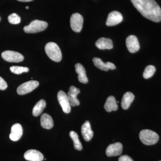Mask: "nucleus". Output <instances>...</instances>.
<instances>
[{"label": "nucleus", "instance_id": "nucleus-1", "mask_svg": "<svg viewBox=\"0 0 161 161\" xmlns=\"http://www.w3.org/2000/svg\"><path fill=\"white\" fill-rule=\"evenodd\" d=\"M144 17L158 23L161 21V8L154 0H131Z\"/></svg>", "mask_w": 161, "mask_h": 161}, {"label": "nucleus", "instance_id": "nucleus-2", "mask_svg": "<svg viewBox=\"0 0 161 161\" xmlns=\"http://www.w3.org/2000/svg\"><path fill=\"white\" fill-rule=\"evenodd\" d=\"M47 55L50 59L55 62H60L62 59V53L59 47L54 42L47 43L45 47Z\"/></svg>", "mask_w": 161, "mask_h": 161}, {"label": "nucleus", "instance_id": "nucleus-3", "mask_svg": "<svg viewBox=\"0 0 161 161\" xmlns=\"http://www.w3.org/2000/svg\"><path fill=\"white\" fill-rule=\"evenodd\" d=\"M139 138L144 144L148 146L155 144L158 141L159 136L156 132L149 130H142L140 132Z\"/></svg>", "mask_w": 161, "mask_h": 161}, {"label": "nucleus", "instance_id": "nucleus-4", "mask_svg": "<svg viewBox=\"0 0 161 161\" xmlns=\"http://www.w3.org/2000/svg\"><path fill=\"white\" fill-rule=\"evenodd\" d=\"M48 24L45 21L35 20L28 26H24L23 30L27 33H36L45 30Z\"/></svg>", "mask_w": 161, "mask_h": 161}, {"label": "nucleus", "instance_id": "nucleus-5", "mask_svg": "<svg viewBox=\"0 0 161 161\" xmlns=\"http://www.w3.org/2000/svg\"><path fill=\"white\" fill-rule=\"evenodd\" d=\"M39 85V82L37 80H30L20 85L17 89V92L19 95H26L36 88Z\"/></svg>", "mask_w": 161, "mask_h": 161}, {"label": "nucleus", "instance_id": "nucleus-6", "mask_svg": "<svg viewBox=\"0 0 161 161\" xmlns=\"http://www.w3.org/2000/svg\"><path fill=\"white\" fill-rule=\"evenodd\" d=\"M2 58L4 60L9 62H19L23 61L24 57L18 52L7 50L3 52Z\"/></svg>", "mask_w": 161, "mask_h": 161}, {"label": "nucleus", "instance_id": "nucleus-7", "mask_svg": "<svg viewBox=\"0 0 161 161\" xmlns=\"http://www.w3.org/2000/svg\"><path fill=\"white\" fill-rule=\"evenodd\" d=\"M70 23L73 31L76 32H80L83 26V17L79 14H74L71 16Z\"/></svg>", "mask_w": 161, "mask_h": 161}, {"label": "nucleus", "instance_id": "nucleus-8", "mask_svg": "<svg viewBox=\"0 0 161 161\" xmlns=\"http://www.w3.org/2000/svg\"><path fill=\"white\" fill-rule=\"evenodd\" d=\"M58 99L59 103L65 113L68 114L71 111V106L67 95L63 91H60L58 94Z\"/></svg>", "mask_w": 161, "mask_h": 161}, {"label": "nucleus", "instance_id": "nucleus-9", "mask_svg": "<svg viewBox=\"0 0 161 161\" xmlns=\"http://www.w3.org/2000/svg\"><path fill=\"white\" fill-rule=\"evenodd\" d=\"M122 21V15L120 12L117 11H112L108 15L106 25L109 26H115L120 23Z\"/></svg>", "mask_w": 161, "mask_h": 161}, {"label": "nucleus", "instance_id": "nucleus-10", "mask_svg": "<svg viewBox=\"0 0 161 161\" xmlns=\"http://www.w3.org/2000/svg\"><path fill=\"white\" fill-rule=\"evenodd\" d=\"M122 144L120 142L110 144L107 147L106 153L107 156H117L120 155L122 153Z\"/></svg>", "mask_w": 161, "mask_h": 161}, {"label": "nucleus", "instance_id": "nucleus-11", "mask_svg": "<svg viewBox=\"0 0 161 161\" xmlns=\"http://www.w3.org/2000/svg\"><path fill=\"white\" fill-rule=\"evenodd\" d=\"M80 92V90L74 86L70 87L67 96L71 106L75 107L80 105V102L77 97Z\"/></svg>", "mask_w": 161, "mask_h": 161}, {"label": "nucleus", "instance_id": "nucleus-12", "mask_svg": "<svg viewBox=\"0 0 161 161\" xmlns=\"http://www.w3.org/2000/svg\"><path fill=\"white\" fill-rule=\"evenodd\" d=\"M126 44L128 50L130 53H136L140 49V44L138 39L134 35H130L127 38Z\"/></svg>", "mask_w": 161, "mask_h": 161}, {"label": "nucleus", "instance_id": "nucleus-13", "mask_svg": "<svg viewBox=\"0 0 161 161\" xmlns=\"http://www.w3.org/2000/svg\"><path fill=\"white\" fill-rule=\"evenodd\" d=\"M24 157L26 160L29 161H42L44 158L43 154L36 150H27L24 153Z\"/></svg>", "mask_w": 161, "mask_h": 161}, {"label": "nucleus", "instance_id": "nucleus-14", "mask_svg": "<svg viewBox=\"0 0 161 161\" xmlns=\"http://www.w3.org/2000/svg\"><path fill=\"white\" fill-rule=\"evenodd\" d=\"M93 63L94 65L98 69L102 70L108 71L109 69L114 70L116 69L115 64L112 62H108L104 63L103 60L100 58H95L93 59Z\"/></svg>", "mask_w": 161, "mask_h": 161}, {"label": "nucleus", "instance_id": "nucleus-15", "mask_svg": "<svg viewBox=\"0 0 161 161\" xmlns=\"http://www.w3.org/2000/svg\"><path fill=\"white\" fill-rule=\"evenodd\" d=\"M23 130L20 124L16 123L11 127V132L9 134V138L12 141H19L23 135Z\"/></svg>", "mask_w": 161, "mask_h": 161}, {"label": "nucleus", "instance_id": "nucleus-16", "mask_svg": "<svg viewBox=\"0 0 161 161\" xmlns=\"http://www.w3.org/2000/svg\"><path fill=\"white\" fill-rule=\"evenodd\" d=\"M81 132L85 141L89 142L92 140L94 135V132L92 130L89 121H86L82 125L81 127Z\"/></svg>", "mask_w": 161, "mask_h": 161}, {"label": "nucleus", "instance_id": "nucleus-17", "mask_svg": "<svg viewBox=\"0 0 161 161\" xmlns=\"http://www.w3.org/2000/svg\"><path fill=\"white\" fill-rule=\"evenodd\" d=\"M95 45L99 49H111L113 48V42L109 38H99L95 42Z\"/></svg>", "mask_w": 161, "mask_h": 161}, {"label": "nucleus", "instance_id": "nucleus-18", "mask_svg": "<svg viewBox=\"0 0 161 161\" xmlns=\"http://www.w3.org/2000/svg\"><path fill=\"white\" fill-rule=\"evenodd\" d=\"M75 70L78 74V80L82 83H87L88 81L86 75V70L83 65L80 63H77L75 64Z\"/></svg>", "mask_w": 161, "mask_h": 161}, {"label": "nucleus", "instance_id": "nucleus-19", "mask_svg": "<svg viewBox=\"0 0 161 161\" xmlns=\"http://www.w3.org/2000/svg\"><path fill=\"white\" fill-rule=\"evenodd\" d=\"M104 108L107 112H111L118 109L117 102L114 96H110L107 98Z\"/></svg>", "mask_w": 161, "mask_h": 161}, {"label": "nucleus", "instance_id": "nucleus-20", "mask_svg": "<svg viewBox=\"0 0 161 161\" xmlns=\"http://www.w3.org/2000/svg\"><path fill=\"white\" fill-rule=\"evenodd\" d=\"M40 124L41 126L47 130L52 129L54 125L53 120L51 116L47 113H44L41 115Z\"/></svg>", "mask_w": 161, "mask_h": 161}, {"label": "nucleus", "instance_id": "nucleus-21", "mask_svg": "<svg viewBox=\"0 0 161 161\" xmlns=\"http://www.w3.org/2000/svg\"><path fill=\"white\" fill-rule=\"evenodd\" d=\"M135 96L131 92L125 93L121 101V107L125 110L128 109L134 100Z\"/></svg>", "mask_w": 161, "mask_h": 161}, {"label": "nucleus", "instance_id": "nucleus-22", "mask_svg": "<svg viewBox=\"0 0 161 161\" xmlns=\"http://www.w3.org/2000/svg\"><path fill=\"white\" fill-rule=\"evenodd\" d=\"M46 106V101L44 99H41L35 105L32 110L34 116H38L42 113L43 109Z\"/></svg>", "mask_w": 161, "mask_h": 161}, {"label": "nucleus", "instance_id": "nucleus-23", "mask_svg": "<svg viewBox=\"0 0 161 161\" xmlns=\"http://www.w3.org/2000/svg\"><path fill=\"white\" fill-rule=\"evenodd\" d=\"M69 136L74 142V148L78 150H81L82 149V146L81 145L78 134L75 131H72L69 132Z\"/></svg>", "mask_w": 161, "mask_h": 161}, {"label": "nucleus", "instance_id": "nucleus-24", "mask_svg": "<svg viewBox=\"0 0 161 161\" xmlns=\"http://www.w3.org/2000/svg\"><path fill=\"white\" fill-rule=\"evenodd\" d=\"M155 71V67L152 65H148L145 69L143 76L145 79H149L153 76Z\"/></svg>", "mask_w": 161, "mask_h": 161}, {"label": "nucleus", "instance_id": "nucleus-25", "mask_svg": "<svg viewBox=\"0 0 161 161\" xmlns=\"http://www.w3.org/2000/svg\"><path fill=\"white\" fill-rule=\"evenodd\" d=\"M29 69L26 67L13 66L10 67V71L16 75H20L23 73H26L29 71Z\"/></svg>", "mask_w": 161, "mask_h": 161}, {"label": "nucleus", "instance_id": "nucleus-26", "mask_svg": "<svg viewBox=\"0 0 161 161\" xmlns=\"http://www.w3.org/2000/svg\"><path fill=\"white\" fill-rule=\"evenodd\" d=\"M9 23L12 24H19L21 22V19L17 14L15 13L12 14L8 18Z\"/></svg>", "mask_w": 161, "mask_h": 161}, {"label": "nucleus", "instance_id": "nucleus-27", "mask_svg": "<svg viewBox=\"0 0 161 161\" xmlns=\"http://www.w3.org/2000/svg\"><path fill=\"white\" fill-rule=\"evenodd\" d=\"M8 85L5 80L0 77V90H5L7 88Z\"/></svg>", "mask_w": 161, "mask_h": 161}, {"label": "nucleus", "instance_id": "nucleus-28", "mask_svg": "<svg viewBox=\"0 0 161 161\" xmlns=\"http://www.w3.org/2000/svg\"><path fill=\"white\" fill-rule=\"evenodd\" d=\"M119 161H134L129 156L124 155L121 156L119 158Z\"/></svg>", "mask_w": 161, "mask_h": 161}, {"label": "nucleus", "instance_id": "nucleus-29", "mask_svg": "<svg viewBox=\"0 0 161 161\" xmlns=\"http://www.w3.org/2000/svg\"><path fill=\"white\" fill-rule=\"evenodd\" d=\"M17 1H20V2H28L33 1V0H17Z\"/></svg>", "mask_w": 161, "mask_h": 161}, {"label": "nucleus", "instance_id": "nucleus-30", "mask_svg": "<svg viewBox=\"0 0 161 161\" xmlns=\"http://www.w3.org/2000/svg\"><path fill=\"white\" fill-rule=\"evenodd\" d=\"M26 9H28L29 8V6H26Z\"/></svg>", "mask_w": 161, "mask_h": 161}, {"label": "nucleus", "instance_id": "nucleus-31", "mask_svg": "<svg viewBox=\"0 0 161 161\" xmlns=\"http://www.w3.org/2000/svg\"><path fill=\"white\" fill-rule=\"evenodd\" d=\"M0 20H1V18H0Z\"/></svg>", "mask_w": 161, "mask_h": 161}, {"label": "nucleus", "instance_id": "nucleus-32", "mask_svg": "<svg viewBox=\"0 0 161 161\" xmlns=\"http://www.w3.org/2000/svg\"></svg>", "mask_w": 161, "mask_h": 161}]
</instances>
